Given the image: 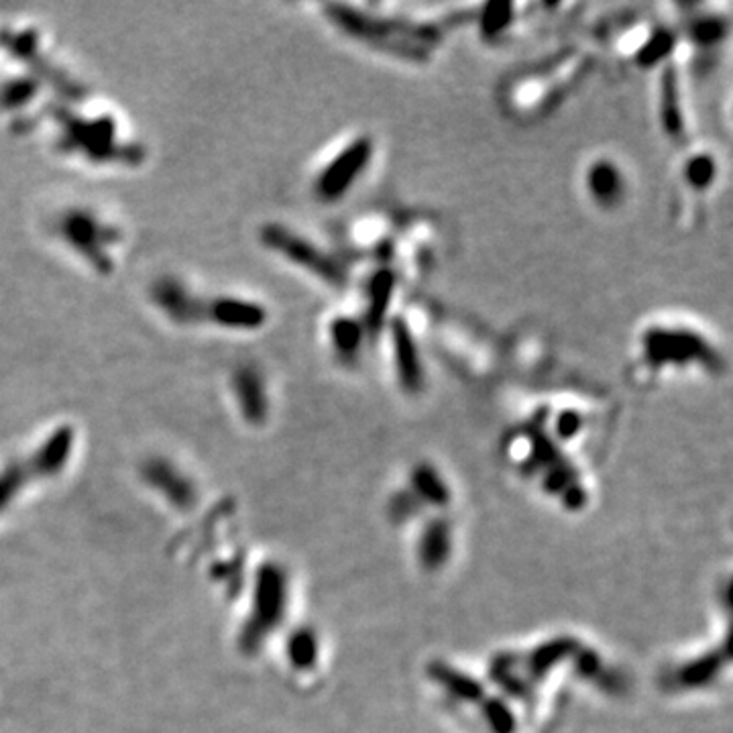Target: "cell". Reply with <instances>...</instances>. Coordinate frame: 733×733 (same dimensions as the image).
Segmentation results:
<instances>
[{
    "label": "cell",
    "mask_w": 733,
    "mask_h": 733,
    "mask_svg": "<svg viewBox=\"0 0 733 733\" xmlns=\"http://www.w3.org/2000/svg\"><path fill=\"white\" fill-rule=\"evenodd\" d=\"M59 232L69 243V247H74L80 255L88 259L96 269L110 272L112 263L107 249H104L117 239V232L110 226H104L86 211H69L61 216Z\"/></svg>",
    "instance_id": "cell-1"
},
{
    "label": "cell",
    "mask_w": 733,
    "mask_h": 733,
    "mask_svg": "<svg viewBox=\"0 0 733 733\" xmlns=\"http://www.w3.org/2000/svg\"><path fill=\"white\" fill-rule=\"evenodd\" d=\"M261 234H263L267 247L279 251L284 257L292 259L294 263L308 269L314 275H318L320 279H325V282L333 285L345 284V272L340 269V265L335 263L326 253H322L318 247H314L312 243L298 237V234L285 231L284 226L279 224L265 226Z\"/></svg>",
    "instance_id": "cell-2"
},
{
    "label": "cell",
    "mask_w": 733,
    "mask_h": 733,
    "mask_svg": "<svg viewBox=\"0 0 733 733\" xmlns=\"http://www.w3.org/2000/svg\"><path fill=\"white\" fill-rule=\"evenodd\" d=\"M373 155V143L366 137L355 139L351 145H346L328 168L322 170L316 181V191L322 200L333 202L340 196H345L351 190L356 178L366 170Z\"/></svg>",
    "instance_id": "cell-3"
},
{
    "label": "cell",
    "mask_w": 733,
    "mask_h": 733,
    "mask_svg": "<svg viewBox=\"0 0 733 733\" xmlns=\"http://www.w3.org/2000/svg\"><path fill=\"white\" fill-rule=\"evenodd\" d=\"M645 348H648L650 361L662 363L705 361L709 353L703 340L691 333H675V330H650L645 335Z\"/></svg>",
    "instance_id": "cell-4"
},
{
    "label": "cell",
    "mask_w": 733,
    "mask_h": 733,
    "mask_svg": "<svg viewBox=\"0 0 733 733\" xmlns=\"http://www.w3.org/2000/svg\"><path fill=\"white\" fill-rule=\"evenodd\" d=\"M153 300L170 318L181 325L204 320L208 316V305L196 300L186 287L171 277H163L153 285Z\"/></svg>",
    "instance_id": "cell-5"
},
{
    "label": "cell",
    "mask_w": 733,
    "mask_h": 733,
    "mask_svg": "<svg viewBox=\"0 0 733 733\" xmlns=\"http://www.w3.org/2000/svg\"><path fill=\"white\" fill-rule=\"evenodd\" d=\"M391 340H394V356L397 377L408 391H418L422 387V365L418 359V348L412 338V333L406 326L404 320H394L391 328Z\"/></svg>",
    "instance_id": "cell-6"
},
{
    "label": "cell",
    "mask_w": 733,
    "mask_h": 733,
    "mask_svg": "<svg viewBox=\"0 0 733 733\" xmlns=\"http://www.w3.org/2000/svg\"><path fill=\"white\" fill-rule=\"evenodd\" d=\"M226 328H259L267 318L263 305L237 298H218L208 305V316Z\"/></svg>",
    "instance_id": "cell-7"
},
{
    "label": "cell",
    "mask_w": 733,
    "mask_h": 733,
    "mask_svg": "<svg viewBox=\"0 0 733 733\" xmlns=\"http://www.w3.org/2000/svg\"><path fill=\"white\" fill-rule=\"evenodd\" d=\"M234 389H237V397L249 418H261L265 414L267 401L263 379L253 366H241L234 373Z\"/></svg>",
    "instance_id": "cell-8"
},
{
    "label": "cell",
    "mask_w": 733,
    "mask_h": 733,
    "mask_svg": "<svg viewBox=\"0 0 733 733\" xmlns=\"http://www.w3.org/2000/svg\"><path fill=\"white\" fill-rule=\"evenodd\" d=\"M662 122H665L666 133L678 135L683 129V117H680V102H678V86L676 76L672 69H666L662 76Z\"/></svg>",
    "instance_id": "cell-9"
},
{
    "label": "cell",
    "mask_w": 733,
    "mask_h": 733,
    "mask_svg": "<svg viewBox=\"0 0 733 733\" xmlns=\"http://www.w3.org/2000/svg\"><path fill=\"white\" fill-rule=\"evenodd\" d=\"M589 188L593 196L601 202H611L617 198V191L622 188V176L609 161H599L589 171Z\"/></svg>",
    "instance_id": "cell-10"
},
{
    "label": "cell",
    "mask_w": 733,
    "mask_h": 733,
    "mask_svg": "<svg viewBox=\"0 0 733 733\" xmlns=\"http://www.w3.org/2000/svg\"><path fill=\"white\" fill-rule=\"evenodd\" d=\"M333 340L340 353H355L361 345V326L348 318H338L333 322Z\"/></svg>",
    "instance_id": "cell-11"
},
{
    "label": "cell",
    "mask_w": 733,
    "mask_h": 733,
    "mask_svg": "<svg viewBox=\"0 0 733 733\" xmlns=\"http://www.w3.org/2000/svg\"><path fill=\"white\" fill-rule=\"evenodd\" d=\"M391 287H394V275L389 274H379L373 282V292H371V310H369V322L371 325H379V320L386 314V308L389 304V294Z\"/></svg>",
    "instance_id": "cell-12"
},
{
    "label": "cell",
    "mask_w": 733,
    "mask_h": 733,
    "mask_svg": "<svg viewBox=\"0 0 733 733\" xmlns=\"http://www.w3.org/2000/svg\"><path fill=\"white\" fill-rule=\"evenodd\" d=\"M35 90H37L35 80H11L3 90H0V102H3V107L8 108L23 107V104L35 94Z\"/></svg>",
    "instance_id": "cell-13"
},
{
    "label": "cell",
    "mask_w": 733,
    "mask_h": 733,
    "mask_svg": "<svg viewBox=\"0 0 733 733\" xmlns=\"http://www.w3.org/2000/svg\"><path fill=\"white\" fill-rule=\"evenodd\" d=\"M715 163L709 155H697L687 165V178L695 188H707L713 181Z\"/></svg>",
    "instance_id": "cell-14"
},
{
    "label": "cell",
    "mask_w": 733,
    "mask_h": 733,
    "mask_svg": "<svg viewBox=\"0 0 733 733\" xmlns=\"http://www.w3.org/2000/svg\"><path fill=\"white\" fill-rule=\"evenodd\" d=\"M695 35L699 41H715L719 37V25L715 21H703L697 25Z\"/></svg>",
    "instance_id": "cell-15"
}]
</instances>
